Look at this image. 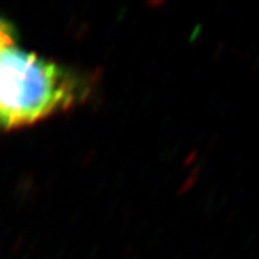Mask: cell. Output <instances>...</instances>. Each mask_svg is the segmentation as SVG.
<instances>
[{
  "label": "cell",
  "instance_id": "6da1fadb",
  "mask_svg": "<svg viewBox=\"0 0 259 259\" xmlns=\"http://www.w3.org/2000/svg\"><path fill=\"white\" fill-rule=\"evenodd\" d=\"M81 94L68 71L28 54L0 20V127L15 128L68 108Z\"/></svg>",
  "mask_w": 259,
  "mask_h": 259
}]
</instances>
